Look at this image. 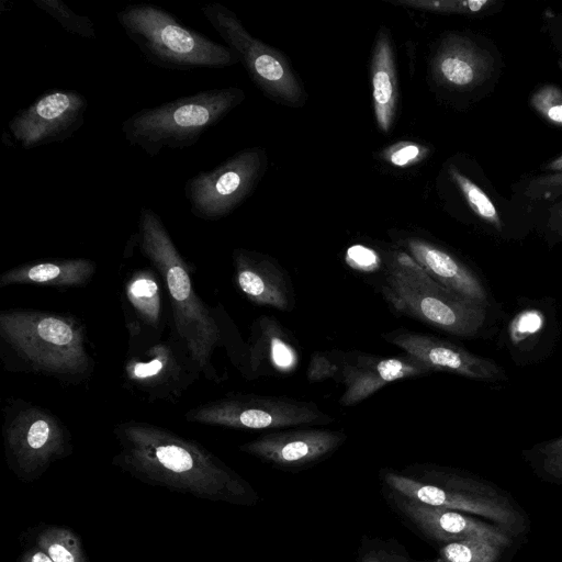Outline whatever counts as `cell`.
<instances>
[{
  "label": "cell",
  "instance_id": "cell-1",
  "mask_svg": "<svg viewBox=\"0 0 562 562\" xmlns=\"http://www.w3.org/2000/svg\"><path fill=\"white\" fill-rule=\"evenodd\" d=\"M113 464L131 476L196 498L254 506V486L199 442L161 426L130 420L115 426Z\"/></svg>",
  "mask_w": 562,
  "mask_h": 562
},
{
  "label": "cell",
  "instance_id": "cell-2",
  "mask_svg": "<svg viewBox=\"0 0 562 562\" xmlns=\"http://www.w3.org/2000/svg\"><path fill=\"white\" fill-rule=\"evenodd\" d=\"M0 347L11 371H25L61 382H81L93 370L86 330L71 315L31 308L0 312Z\"/></svg>",
  "mask_w": 562,
  "mask_h": 562
},
{
  "label": "cell",
  "instance_id": "cell-3",
  "mask_svg": "<svg viewBox=\"0 0 562 562\" xmlns=\"http://www.w3.org/2000/svg\"><path fill=\"white\" fill-rule=\"evenodd\" d=\"M137 228L136 238L142 254L165 281L176 338L187 348L200 374L218 381L212 358L222 342V329L214 313L194 290L191 267L153 209H140Z\"/></svg>",
  "mask_w": 562,
  "mask_h": 562
},
{
  "label": "cell",
  "instance_id": "cell-4",
  "mask_svg": "<svg viewBox=\"0 0 562 562\" xmlns=\"http://www.w3.org/2000/svg\"><path fill=\"white\" fill-rule=\"evenodd\" d=\"M379 477L382 490L427 505L486 518L510 535H518L526 527L525 516L507 494L460 471L417 463L402 470L382 469Z\"/></svg>",
  "mask_w": 562,
  "mask_h": 562
},
{
  "label": "cell",
  "instance_id": "cell-5",
  "mask_svg": "<svg viewBox=\"0 0 562 562\" xmlns=\"http://www.w3.org/2000/svg\"><path fill=\"white\" fill-rule=\"evenodd\" d=\"M245 100L238 87L207 89L153 108L142 109L121 124L125 139L149 157L164 148L194 145Z\"/></svg>",
  "mask_w": 562,
  "mask_h": 562
},
{
  "label": "cell",
  "instance_id": "cell-6",
  "mask_svg": "<svg viewBox=\"0 0 562 562\" xmlns=\"http://www.w3.org/2000/svg\"><path fill=\"white\" fill-rule=\"evenodd\" d=\"M117 21L146 60L169 70L222 69L239 63L228 46L188 26L165 9L149 3L122 8Z\"/></svg>",
  "mask_w": 562,
  "mask_h": 562
},
{
  "label": "cell",
  "instance_id": "cell-7",
  "mask_svg": "<svg viewBox=\"0 0 562 562\" xmlns=\"http://www.w3.org/2000/svg\"><path fill=\"white\" fill-rule=\"evenodd\" d=\"M382 292L398 312L451 335L473 336L485 322L486 306L441 285L406 251L386 258Z\"/></svg>",
  "mask_w": 562,
  "mask_h": 562
},
{
  "label": "cell",
  "instance_id": "cell-8",
  "mask_svg": "<svg viewBox=\"0 0 562 562\" xmlns=\"http://www.w3.org/2000/svg\"><path fill=\"white\" fill-rule=\"evenodd\" d=\"M3 446L8 468L25 483L40 479L72 453V438L61 419L45 407L11 401L3 409Z\"/></svg>",
  "mask_w": 562,
  "mask_h": 562
},
{
  "label": "cell",
  "instance_id": "cell-9",
  "mask_svg": "<svg viewBox=\"0 0 562 562\" xmlns=\"http://www.w3.org/2000/svg\"><path fill=\"white\" fill-rule=\"evenodd\" d=\"M201 11L266 95L290 106H301L305 102L304 89L281 52L248 33L227 7L210 2L203 4Z\"/></svg>",
  "mask_w": 562,
  "mask_h": 562
},
{
  "label": "cell",
  "instance_id": "cell-10",
  "mask_svg": "<svg viewBox=\"0 0 562 562\" xmlns=\"http://www.w3.org/2000/svg\"><path fill=\"white\" fill-rule=\"evenodd\" d=\"M186 419L234 429H278L303 425H327L334 417L315 403L284 396L236 394L201 404Z\"/></svg>",
  "mask_w": 562,
  "mask_h": 562
},
{
  "label": "cell",
  "instance_id": "cell-11",
  "mask_svg": "<svg viewBox=\"0 0 562 562\" xmlns=\"http://www.w3.org/2000/svg\"><path fill=\"white\" fill-rule=\"evenodd\" d=\"M267 168L260 147L245 148L212 170L200 171L184 183L190 212L204 221H217L237 209L252 192Z\"/></svg>",
  "mask_w": 562,
  "mask_h": 562
},
{
  "label": "cell",
  "instance_id": "cell-12",
  "mask_svg": "<svg viewBox=\"0 0 562 562\" xmlns=\"http://www.w3.org/2000/svg\"><path fill=\"white\" fill-rule=\"evenodd\" d=\"M88 101L71 89H50L9 122V131L24 149L65 142L85 122Z\"/></svg>",
  "mask_w": 562,
  "mask_h": 562
},
{
  "label": "cell",
  "instance_id": "cell-13",
  "mask_svg": "<svg viewBox=\"0 0 562 562\" xmlns=\"http://www.w3.org/2000/svg\"><path fill=\"white\" fill-rule=\"evenodd\" d=\"M382 494L407 528L432 543L445 546L468 539H488L505 548L512 544L508 531L472 515L427 505L386 490H382Z\"/></svg>",
  "mask_w": 562,
  "mask_h": 562
},
{
  "label": "cell",
  "instance_id": "cell-14",
  "mask_svg": "<svg viewBox=\"0 0 562 562\" xmlns=\"http://www.w3.org/2000/svg\"><path fill=\"white\" fill-rule=\"evenodd\" d=\"M200 374L187 348L176 341H158L139 355L130 357L124 366L126 381L151 397H178Z\"/></svg>",
  "mask_w": 562,
  "mask_h": 562
},
{
  "label": "cell",
  "instance_id": "cell-15",
  "mask_svg": "<svg viewBox=\"0 0 562 562\" xmlns=\"http://www.w3.org/2000/svg\"><path fill=\"white\" fill-rule=\"evenodd\" d=\"M347 439L344 431L290 429L271 431L243 443L239 450L282 470L312 467L335 452Z\"/></svg>",
  "mask_w": 562,
  "mask_h": 562
},
{
  "label": "cell",
  "instance_id": "cell-16",
  "mask_svg": "<svg viewBox=\"0 0 562 562\" xmlns=\"http://www.w3.org/2000/svg\"><path fill=\"white\" fill-rule=\"evenodd\" d=\"M432 372L434 370L406 352L395 357H380L360 351L342 352L339 382L345 385V391L340 404H358L387 383Z\"/></svg>",
  "mask_w": 562,
  "mask_h": 562
},
{
  "label": "cell",
  "instance_id": "cell-17",
  "mask_svg": "<svg viewBox=\"0 0 562 562\" xmlns=\"http://www.w3.org/2000/svg\"><path fill=\"white\" fill-rule=\"evenodd\" d=\"M383 338L434 372L445 371L481 381H495L504 376L494 361L431 335L397 329L384 334Z\"/></svg>",
  "mask_w": 562,
  "mask_h": 562
},
{
  "label": "cell",
  "instance_id": "cell-18",
  "mask_svg": "<svg viewBox=\"0 0 562 562\" xmlns=\"http://www.w3.org/2000/svg\"><path fill=\"white\" fill-rule=\"evenodd\" d=\"M235 282L254 304L289 311L293 289L284 269L269 256L237 248L233 251Z\"/></svg>",
  "mask_w": 562,
  "mask_h": 562
},
{
  "label": "cell",
  "instance_id": "cell-19",
  "mask_svg": "<svg viewBox=\"0 0 562 562\" xmlns=\"http://www.w3.org/2000/svg\"><path fill=\"white\" fill-rule=\"evenodd\" d=\"M493 57L470 38L450 34L437 47L431 61L434 80L447 89L469 90L484 82L493 70Z\"/></svg>",
  "mask_w": 562,
  "mask_h": 562
},
{
  "label": "cell",
  "instance_id": "cell-20",
  "mask_svg": "<svg viewBox=\"0 0 562 562\" xmlns=\"http://www.w3.org/2000/svg\"><path fill=\"white\" fill-rule=\"evenodd\" d=\"M400 244L441 285L469 301L487 305V292L481 280L453 255L418 237H406Z\"/></svg>",
  "mask_w": 562,
  "mask_h": 562
},
{
  "label": "cell",
  "instance_id": "cell-21",
  "mask_svg": "<svg viewBox=\"0 0 562 562\" xmlns=\"http://www.w3.org/2000/svg\"><path fill=\"white\" fill-rule=\"evenodd\" d=\"M95 271V263L87 258L34 261L3 272L0 276V288L16 284L79 288L87 285Z\"/></svg>",
  "mask_w": 562,
  "mask_h": 562
},
{
  "label": "cell",
  "instance_id": "cell-22",
  "mask_svg": "<svg viewBox=\"0 0 562 562\" xmlns=\"http://www.w3.org/2000/svg\"><path fill=\"white\" fill-rule=\"evenodd\" d=\"M296 351L279 323L262 316L256 321L249 347V368L256 375L288 373L296 364Z\"/></svg>",
  "mask_w": 562,
  "mask_h": 562
},
{
  "label": "cell",
  "instance_id": "cell-23",
  "mask_svg": "<svg viewBox=\"0 0 562 562\" xmlns=\"http://www.w3.org/2000/svg\"><path fill=\"white\" fill-rule=\"evenodd\" d=\"M391 38L380 29L371 58L372 98L376 124L387 133L394 122L398 91Z\"/></svg>",
  "mask_w": 562,
  "mask_h": 562
},
{
  "label": "cell",
  "instance_id": "cell-24",
  "mask_svg": "<svg viewBox=\"0 0 562 562\" xmlns=\"http://www.w3.org/2000/svg\"><path fill=\"white\" fill-rule=\"evenodd\" d=\"M125 295L137 315V321L158 329L161 321V301L155 273L148 269L136 271L125 285Z\"/></svg>",
  "mask_w": 562,
  "mask_h": 562
},
{
  "label": "cell",
  "instance_id": "cell-25",
  "mask_svg": "<svg viewBox=\"0 0 562 562\" xmlns=\"http://www.w3.org/2000/svg\"><path fill=\"white\" fill-rule=\"evenodd\" d=\"M33 546L54 562H89L80 538L66 526H44L37 531Z\"/></svg>",
  "mask_w": 562,
  "mask_h": 562
},
{
  "label": "cell",
  "instance_id": "cell-26",
  "mask_svg": "<svg viewBox=\"0 0 562 562\" xmlns=\"http://www.w3.org/2000/svg\"><path fill=\"white\" fill-rule=\"evenodd\" d=\"M504 548L488 539H468L441 546L436 558L418 562H497Z\"/></svg>",
  "mask_w": 562,
  "mask_h": 562
},
{
  "label": "cell",
  "instance_id": "cell-27",
  "mask_svg": "<svg viewBox=\"0 0 562 562\" xmlns=\"http://www.w3.org/2000/svg\"><path fill=\"white\" fill-rule=\"evenodd\" d=\"M449 175L472 212L496 231H502V218L485 191L453 166L449 168Z\"/></svg>",
  "mask_w": 562,
  "mask_h": 562
},
{
  "label": "cell",
  "instance_id": "cell-28",
  "mask_svg": "<svg viewBox=\"0 0 562 562\" xmlns=\"http://www.w3.org/2000/svg\"><path fill=\"white\" fill-rule=\"evenodd\" d=\"M525 195L533 200L561 198L549 209V228L562 235V172L543 175L529 181Z\"/></svg>",
  "mask_w": 562,
  "mask_h": 562
},
{
  "label": "cell",
  "instance_id": "cell-29",
  "mask_svg": "<svg viewBox=\"0 0 562 562\" xmlns=\"http://www.w3.org/2000/svg\"><path fill=\"white\" fill-rule=\"evenodd\" d=\"M33 3L56 20L68 33L91 40L97 37L91 19L77 14L61 0H33Z\"/></svg>",
  "mask_w": 562,
  "mask_h": 562
},
{
  "label": "cell",
  "instance_id": "cell-30",
  "mask_svg": "<svg viewBox=\"0 0 562 562\" xmlns=\"http://www.w3.org/2000/svg\"><path fill=\"white\" fill-rule=\"evenodd\" d=\"M357 562H418L395 539L364 536L357 551Z\"/></svg>",
  "mask_w": 562,
  "mask_h": 562
},
{
  "label": "cell",
  "instance_id": "cell-31",
  "mask_svg": "<svg viewBox=\"0 0 562 562\" xmlns=\"http://www.w3.org/2000/svg\"><path fill=\"white\" fill-rule=\"evenodd\" d=\"M390 2L415 10L453 14H476L496 4L493 0H390Z\"/></svg>",
  "mask_w": 562,
  "mask_h": 562
},
{
  "label": "cell",
  "instance_id": "cell-32",
  "mask_svg": "<svg viewBox=\"0 0 562 562\" xmlns=\"http://www.w3.org/2000/svg\"><path fill=\"white\" fill-rule=\"evenodd\" d=\"M531 106L549 123L562 126V90L544 85L531 95Z\"/></svg>",
  "mask_w": 562,
  "mask_h": 562
},
{
  "label": "cell",
  "instance_id": "cell-33",
  "mask_svg": "<svg viewBox=\"0 0 562 562\" xmlns=\"http://www.w3.org/2000/svg\"><path fill=\"white\" fill-rule=\"evenodd\" d=\"M342 367V351H316L311 356L306 375L315 383L327 379L339 381Z\"/></svg>",
  "mask_w": 562,
  "mask_h": 562
},
{
  "label": "cell",
  "instance_id": "cell-34",
  "mask_svg": "<svg viewBox=\"0 0 562 562\" xmlns=\"http://www.w3.org/2000/svg\"><path fill=\"white\" fill-rule=\"evenodd\" d=\"M538 467L544 476L562 484V437L538 447Z\"/></svg>",
  "mask_w": 562,
  "mask_h": 562
},
{
  "label": "cell",
  "instance_id": "cell-35",
  "mask_svg": "<svg viewBox=\"0 0 562 562\" xmlns=\"http://www.w3.org/2000/svg\"><path fill=\"white\" fill-rule=\"evenodd\" d=\"M428 149L412 142H400L383 153V158L396 167H405L423 159Z\"/></svg>",
  "mask_w": 562,
  "mask_h": 562
},
{
  "label": "cell",
  "instance_id": "cell-36",
  "mask_svg": "<svg viewBox=\"0 0 562 562\" xmlns=\"http://www.w3.org/2000/svg\"><path fill=\"white\" fill-rule=\"evenodd\" d=\"M542 326V316L537 311H524L516 316L512 325V338L515 341H521L540 330Z\"/></svg>",
  "mask_w": 562,
  "mask_h": 562
},
{
  "label": "cell",
  "instance_id": "cell-37",
  "mask_svg": "<svg viewBox=\"0 0 562 562\" xmlns=\"http://www.w3.org/2000/svg\"><path fill=\"white\" fill-rule=\"evenodd\" d=\"M19 562H54L46 553L37 547L32 546L24 550L19 558Z\"/></svg>",
  "mask_w": 562,
  "mask_h": 562
},
{
  "label": "cell",
  "instance_id": "cell-38",
  "mask_svg": "<svg viewBox=\"0 0 562 562\" xmlns=\"http://www.w3.org/2000/svg\"><path fill=\"white\" fill-rule=\"evenodd\" d=\"M542 168L547 171H552L553 173L562 172V155L552 159Z\"/></svg>",
  "mask_w": 562,
  "mask_h": 562
}]
</instances>
